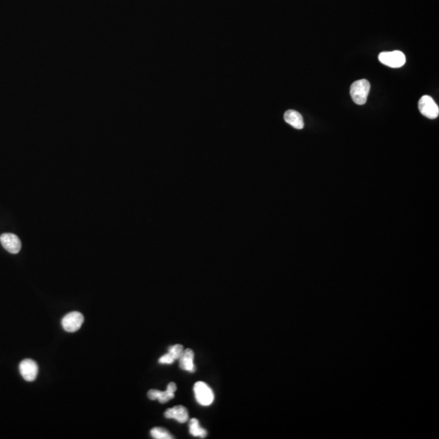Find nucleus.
<instances>
[{
    "label": "nucleus",
    "mask_w": 439,
    "mask_h": 439,
    "mask_svg": "<svg viewBox=\"0 0 439 439\" xmlns=\"http://www.w3.org/2000/svg\"><path fill=\"white\" fill-rule=\"evenodd\" d=\"M174 359L172 358V356H171L169 353L168 354L164 355V356H161L160 360H159V363H161V364H171L172 363L174 362Z\"/></svg>",
    "instance_id": "obj_15"
},
{
    "label": "nucleus",
    "mask_w": 439,
    "mask_h": 439,
    "mask_svg": "<svg viewBox=\"0 0 439 439\" xmlns=\"http://www.w3.org/2000/svg\"><path fill=\"white\" fill-rule=\"evenodd\" d=\"M20 374L22 378H24L25 380L27 382H33L35 380L38 375V364L35 361L30 359H26V360L21 361L19 366Z\"/></svg>",
    "instance_id": "obj_7"
},
{
    "label": "nucleus",
    "mask_w": 439,
    "mask_h": 439,
    "mask_svg": "<svg viewBox=\"0 0 439 439\" xmlns=\"http://www.w3.org/2000/svg\"><path fill=\"white\" fill-rule=\"evenodd\" d=\"M420 112L422 115L429 119H436L438 117V106L429 95H424L418 103Z\"/></svg>",
    "instance_id": "obj_5"
},
{
    "label": "nucleus",
    "mask_w": 439,
    "mask_h": 439,
    "mask_svg": "<svg viewBox=\"0 0 439 439\" xmlns=\"http://www.w3.org/2000/svg\"><path fill=\"white\" fill-rule=\"evenodd\" d=\"M370 88L371 85L368 80L361 79L356 81L350 85V97L356 104H365L369 94Z\"/></svg>",
    "instance_id": "obj_1"
},
{
    "label": "nucleus",
    "mask_w": 439,
    "mask_h": 439,
    "mask_svg": "<svg viewBox=\"0 0 439 439\" xmlns=\"http://www.w3.org/2000/svg\"><path fill=\"white\" fill-rule=\"evenodd\" d=\"M150 435L156 439H172L173 438L169 432L164 428L156 427L150 430Z\"/></svg>",
    "instance_id": "obj_13"
},
{
    "label": "nucleus",
    "mask_w": 439,
    "mask_h": 439,
    "mask_svg": "<svg viewBox=\"0 0 439 439\" xmlns=\"http://www.w3.org/2000/svg\"><path fill=\"white\" fill-rule=\"evenodd\" d=\"M284 120L287 124L297 129H302L304 126L303 117L295 110H288L284 114Z\"/></svg>",
    "instance_id": "obj_10"
},
{
    "label": "nucleus",
    "mask_w": 439,
    "mask_h": 439,
    "mask_svg": "<svg viewBox=\"0 0 439 439\" xmlns=\"http://www.w3.org/2000/svg\"><path fill=\"white\" fill-rule=\"evenodd\" d=\"M194 353L191 349L188 348L185 350L179 359L180 368L189 372H194L195 368H194Z\"/></svg>",
    "instance_id": "obj_11"
},
{
    "label": "nucleus",
    "mask_w": 439,
    "mask_h": 439,
    "mask_svg": "<svg viewBox=\"0 0 439 439\" xmlns=\"http://www.w3.org/2000/svg\"><path fill=\"white\" fill-rule=\"evenodd\" d=\"M177 390L176 384L174 382H170L168 384L167 390L165 391H161L158 390H150L147 393L149 399L151 400H158L161 404H165L169 400H172L175 397V391Z\"/></svg>",
    "instance_id": "obj_6"
},
{
    "label": "nucleus",
    "mask_w": 439,
    "mask_h": 439,
    "mask_svg": "<svg viewBox=\"0 0 439 439\" xmlns=\"http://www.w3.org/2000/svg\"><path fill=\"white\" fill-rule=\"evenodd\" d=\"M0 243L8 252L17 254L21 249V243L17 236L10 233L3 234L0 236Z\"/></svg>",
    "instance_id": "obj_8"
},
{
    "label": "nucleus",
    "mask_w": 439,
    "mask_h": 439,
    "mask_svg": "<svg viewBox=\"0 0 439 439\" xmlns=\"http://www.w3.org/2000/svg\"><path fill=\"white\" fill-rule=\"evenodd\" d=\"M378 59L384 65L394 68V69L403 67L406 62L405 55L400 51L382 52L379 54Z\"/></svg>",
    "instance_id": "obj_3"
},
{
    "label": "nucleus",
    "mask_w": 439,
    "mask_h": 439,
    "mask_svg": "<svg viewBox=\"0 0 439 439\" xmlns=\"http://www.w3.org/2000/svg\"><path fill=\"white\" fill-rule=\"evenodd\" d=\"M194 392L196 401L200 405L209 406L213 403V391L205 382H196L194 386Z\"/></svg>",
    "instance_id": "obj_2"
},
{
    "label": "nucleus",
    "mask_w": 439,
    "mask_h": 439,
    "mask_svg": "<svg viewBox=\"0 0 439 439\" xmlns=\"http://www.w3.org/2000/svg\"><path fill=\"white\" fill-rule=\"evenodd\" d=\"M189 427H190V434L194 436V437H200L201 438H204L207 436V434H208V432L206 431L205 429L200 427L199 421L195 419V418L190 420Z\"/></svg>",
    "instance_id": "obj_12"
},
{
    "label": "nucleus",
    "mask_w": 439,
    "mask_h": 439,
    "mask_svg": "<svg viewBox=\"0 0 439 439\" xmlns=\"http://www.w3.org/2000/svg\"><path fill=\"white\" fill-rule=\"evenodd\" d=\"M183 352H184L183 346L181 344L173 345L168 348V353L172 356V358L174 359L175 360L180 359Z\"/></svg>",
    "instance_id": "obj_14"
},
{
    "label": "nucleus",
    "mask_w": 439,
    "mask_h": 439,
    "mask_svg": "<svg viewBox=\"0 0 439 439\" xmlns=\"http://www.w3.org/2000/svg\"><path fill=\"white\" fill-rule=\"evenodd\" d=\"M84 322L83 315L78 312H72L62 319V326L67 332L73 333L79 331Z\"/></svg>",
    "instance_id": "obj_4"
},
{
    "label": "nucleus",
    "mask_w": 439,
    "mask_h": 439,
    "mask_svg": "<svg viewBox=\"0 0 439 439\" xmlns=\"http://www.w3.org/2000/svg\"><path fill=\"white\" fill-rule=\"evenodd\" d=\"M164 416L168 419H175L180 423H185L189 418L188 411L183 406H175L167 409L164 412Z\"/></svg>",
    "instance_id": "obj_9"
}]
</instances>
